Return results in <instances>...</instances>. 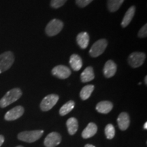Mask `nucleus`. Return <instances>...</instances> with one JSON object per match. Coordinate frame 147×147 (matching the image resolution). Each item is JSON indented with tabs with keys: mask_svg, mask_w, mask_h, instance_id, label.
Masks as SVG:
<instances>
[{
	"mask_svg": "<svg viewBox=\"0 0 147 147\" xmlns=\"http://www.w3.org/2000/svg\"><path fill=\"white\" fill-rule=\"evenodd\" d=\"M22 91L19 88H14L7 92L5 95L0 100V107L5 108L15 102L22 96Z\"/></svg>",
	"mask_w": 147,
	"mask_h": 147,
	"instance_id": "f257e3e1",
	"label": "nucleus"
},
{
	"mask_svg": "<svg viewBox=\"0 0 147 147\" xmlns=\"http://www.w3.org/2000/svg\"><path fill=\"white\" fill-rule=\"evenodd\" d=\"M14 61V55L11 51H6L0 55V74L11 67Z\"/></svg>",
	"mask_w": 147,
	"mask_h": 147,
	"instance_id": "f03ea898",
	"label": "nucleus"
},
{
	"mask_svg": "<svg viewBox=\"0 0 147 147\" xmlns=\"http://www.w3.org/2000/svg\"><path fill=\"white\" fill-rule=\"evenodd\" d=\"M44 133L43 130L25 131L18 134V138L25 142H34L40 138Z\"/></svg>",
	"mask_w": 147,
	"mask_h": 147,
	"instance_id": "7ed1b4c3",
	"label": "nucleus"
},
{
	"mask_svg": "<svg viewBox=\"0 0 147 147\" xmlns=\"http://www.w3.org/2000/svg\"><path fill=\"white\" fill-rule=\"evenodd\" d=\"M63 27V23L61 20L55 19L51 21L48 23L46 27L45 31L46 34L49 36H55L61 32Z\"/></svg>",
	"mask_w": 147,
	"mask_h": 147,
	"instance_id": "20e7f679",
	"label": "nucleus"
},
{
	"mask_svg": "<svg viewBox=\"0 0 147 147\" xmlns=\"http://www.w3.org/2000/svg\"><path fill=\"white\" fill-rule=\"evenodd\" d=\"M108 46V41L106 39H100L95 42L89 51V55L92 57H97L102 54Z\"/></svg>",
	"mask_w": 147,
	"mask_h": 147,
	"instance_id": "39448f33",
	"label": "nucleus"
},
{
	"mask_svg": "<svg viewBox=\"0 0 147 147\" xmlns=\"http://www.w3.org/2000/svg\"><path fill=\"white\" fill-rule=\"evenodd\" d=\"M146 55L144 53L141 52H134L129 55L128 57V63L134 68L140 67L144 63Z\"/></svg>",
	"mask_w": 147,
	"mask_h": 147,
	"instance_id": "423d86ee",
	"label": "nucleus"
},
{
	"mask_svg": "<svg viewBox=\"0 0 147 147\" xmlns=\"http://www.w3.org/2000/svg\"><path fill=\"white\" fill-rule=\"evenodd\" d=\"M59 100V96L56 94H51L46 96L40 104V108L42 111H49L52 109Z\"/></svg>",
	"mask_w": 147,
	"mask_h": 147,
	"instance_id": "0eeeda50",
	"label": "nucleus"
},
{
	"mask_svg": "<svg viewBox=\"0 0 147 147\" xmlns=\"http://www.w3.org/2000/svg\"><path fill=\"white\" fill-rule=\"evenodd\" d=\"M52 74L59 79H66L71 75V70L67 66L59 65L52 69Z\"/></svg>",
	"mask_w": 147,
	"mask_h": 147,
	"instance_id": "6e6552de",
	"label": "nucleus"
},
{
	"mask_svg": "<svg viewBox=\"0 0 147 147\" xmlns=\"http://www.w3.org/2000/svg\"><path fill=\"white\" fill-rule=\"evenodd\" d=\"M24 111H25V110H24V108L23 106H16V107L13 108L12 109L10 110L5 113L4 116L5 120L8 121L16 120V119L20 118L23 115Z\"/></svg>",
	"mask_w": 147,
	"mask_h": 147,
	"instance_id": "1a4fd4ad",
	"label": "nucleus"
},
{
	"mask_svg": "<svg viewBox=\"0 0 147 147\" xmlns=\"http://www.w3.org/2000/svg\"><path fill=\"white\" fill-rule=\"evenodd\" d=\"M61 141V136L57 132H52L47 136L45 140L46 147H55L60 144Z\"/></svg>",
	"mask_w": 147,
	"mask_h": 147,
	"instance_id": "9d476101",
	"label": "nucleus"
},
{
	"mask_svg": "<svg viewBox=\"0 0 147 147\" xmlns=\"http://www.w3.org/2000/svg\"><path fill=\"white\" fill-rule=\"evenodd\" d=\"M117 69V66L113 61L112 60H108V61H106L104 67V74L106 78H111L115 76Z\"/></svg>",
	"mask_w": 147,
	"mask_h": 147,
	"instance_id": "9b49d317",
	"label": "nucleus"
},
{
	"mask_svg": "<svg viewBox=\"0 0 147 147\" xmlns=\"http://www.w3.org/2000/svg\"><path fill=\"white\" fill-rule=\"evenodd\" d=\"M119 127L122 131H125L129 126V117L126 113H121L117 119Z\"/></svg>",
	"mask_w": 147,
	"mask_h": 147,
	"instance_id": "f8f14e48",
	"label": "nucleus"
},
{
	"mask_svg": "<svg viewBox=\"0 0 147 147\" xmlns=\"http://www.w3.org/2000/svg\"><path fill=\"white\" fill-rule=\"evenodd\" d=\"M76 42L81 49H87L89 43V35L87 32H83L78 34L76 37Z\"/></svg>",
	"mask_w": 147,
	"mask_h": 147,
	"instance_id": "ddd939ff",
	"label": "nucleus"
},
{
	"mask_svg": "<svg viewBox=\"0 0 147 147\" xmlns=\"http://www.w3.org/2000/svg\"><path fill=\"white\" fill-rule=\"evenodd\" d=\"M69 65L74 71H79L82 67V60L80 56L76 54L71 55L69 58Z\"/></svg>",
	"mask_w": 147,
	"mask_h": 147,
	"instance_id": "4468645a",
	"label": "nucleus"
},
{
	"mask_svg": "<svg viewBox=\"0 0 147 147\" xmlns=\"http://www.w3.org/2000/svg\"><path fill=\"white\" fill-rule=\"evenodd\" d=\"M113 105L109 101H102L96 106V110L98 113L102 114H108L113 110Z\"/></svg>",
	"mask_w": 147,
	"mask_h": 147,
	"instance_id": "2eb2a0df",
	"label": "nucleus"
},
{
	"mask_svg": "<svg viewBox=\"0 0 147 147\" xmlns=\"http://www.w3.org/2000/svg\"><path fill=\"white\" fill-rule=\"evenodd\" d=\"M97 127L94 123H89L82 132V137L84 139L89 138L93 137L97 133Z\"/></svg>",
	"mask_w": 147,
	"mask_h": 147,
	"instance_id": "dca6fc26",
	"label": "nucleus"
},
{
	"mask_svg": "<svg viewBox=\"0 0 147 147\" xmlns=\"http://www.w3.org/2000/svg\"><path fill=\"white\" fill-rule=\"evenodd\" d=\"M95 78L93 68L91 66L86 67L80 75V79L82 82H88L93 80Z\"/></svg>",
	"mask_w": 147,
	"mask_h": 147,
	"instance_id": "f3484780",
	"label": "nucleus"
},
{
	"mask_svg": "<svg viewBox=\"0 0 147 147\" xmlns=\"http://www.w3.org/2000/svg\"><path fill=\"white\" fill-rule=\"evenodd\" d=\"M136 12V7L131 6L127 10L125 14L123 21L121 22V26L122 27H126L127 25L131 23V20L133 19L134 14Z\"/></svg>",
	"mask_w": 147,
	"mask_h": 147,
	"instance_id": "a211bd4d",
	"label": "nucleus"
},
{
	"mask_svg": "<svg viewBox=\"0 0 147 147\" xmlns=\"http://www.w3.org/2000/svg\"><path fill=\"white\" fill-rule=\"evenodd\" d=\"M66 125H67L68 133L71 136L76 133L78 127V123L76 118H74V117L69 118L66 122Z\"/></svg>",
	"mask_w": 147,
	"mask_h": 147,
	"instance_id": "6ab92c4d",
	"label": "nucleus"
},
{
	"mask_svg": "<svg viewBox=\"0 0 147 147\" xmlns=\"http://www.w3.org/2000/svg\"><path fill=\"white\" fill-rule=\"evenodd\" d=\"M94 89V85H93V84H88V85L84 86L80 93V98L82 100H86L89 99Z\"/></svg>",
	"mask_w": 147,
	"mask_h": 147,
	"instance_id": "aec40b11",
	"label": "nucleus"
},
{
	"mask_svg": "<svg viewBox=\"0 0 147 147\" xmlns=\"http://www.w3.org/2000/svg\"><path fill=\"white\" fill-rule=\"evenodd\" d=\"M125 0H108L107 6L110 12H115L120 8Z\"/></svg>",
	"mask_w": 147,
	"mask_h": 147,
	"instance_id": "412c9836",
	"label": "nucleus"
},
{
	"mask_svg": "<svg viewBox=\"0 0 147 147\" xmlns=\"http://www.w3.org/2000/svg\"><path fill=\"white\" fill-rule=\"evenodd\" d=\"M74 106H75V103L72 100L68 101L67 102H66L65 104L60 108L59 110L60 115L65 116L66 115H67V114L70 113L71 110L74 109Z\"/></svg>",
	"mask_w": 147,
	"mask_h": 147,
	"instance_id": "4be33fe9",
	"label": "nucleus"
},
{
	"mask_svg": "<svg viewBox=\"0 0 147 147\" xmlns=\"http://www.w3.org/2000/svg\"><path fill=\"white\" fill-rule=\"evenodd\" d=\"M105 134L108 139H113L115 135V129L112 124H108L105 127Z\"/></svg>",
	"mask_w": 147,
	"mask_h": 147,
	"instance_id": "5701e85b",
	"label": "nucleus"
},
{
	"mask_svg": "<svg viewBox=\"0 0 147 147\" xmlns=\"http://www.w3.org/2000/svg\"><path fill=\"white\" fill-rule=\"evenodd\" d=\"M67 0H51V6L55 9L61 8L65 4Z\"/></svg>",
	"mask_w": 147,
	"mask_h": 147,
	"instance_id": "b1692460",
	"label": "nucleus"
},
{
	"mask_svg": "<svg viewBox=\"0 0 147 147\" xmlns=\"http://www.w3.org/2000/svg\"><path fill=\"white\" fill-rule=\"evenodd\" d=\"M93 1V0H76V3L80 8H84Z\"/></svg>",
	"mask_w": 147,
	"mask_h": 147,
	"instance_id": "393cba45",
	"label": "nucleus"
},
{
	"mask_svg": "<svg viewBox=\"0 0 147 147\" xmlns=\"http://www.w3.org/2000/svg\"><path fill=\"white\" fill-rule=\"evenodd\" d=\"M139 38H146L147 36V25L145 24V25L143 26L142 28L140 29L138 34Z\"/></svg>",
	"mask_w": 147,
	"mask_h": 147,
	"instance_id": "a878e982",
	"label": "nucleus"
},
{
	"mask_svg": "<svg viewBox=\"0 0 147 147\" xmlns=\"http://www.w3.org/2000/svg\"><path fill=\"white\" fill-rule=\"evenodd\" d=\"M3 142H4V137L2 135H0V146L3 144Z\"/></svg>",
	"mask_w": 147,
	"mask_h": 147,
	"instance_id": "bb28decb",
	"label": "nucleus"
},
{
	"mask_svg": "<svg viewBox=\"0 0 147 147\" xmlns=\"http://www.w3.org/2000/svg\"><path fill=\"white\" fill-rule=\"evenodd\" d=\"M84 147H95V146H93V145H92V144H86L85 146H84Z\"/></svg>",
	"mask_w": 147,
	"mask_h": 147,
	"instance_id": "cd10ccee",
	"label": "nucleus"
},
{
	"mask_svg": "<svg viewBox=\"0 0 147 147\" xmlns=\"http://www.w3.org/2000/svg\"><path fill=\"white\" fill-rule=\"evenodd\" d=\"M144 82H145V84H147V76H145V78H144Z\"/></svg>",
	"mask_w": 147,
	"mask_h": 147,
	"instance_id": "c85d7f7f",
	"label": "nucleus"
},
{
	"mask_svg": "<svg viewBox=\"0 0 147 147\" xmlns=\"http://www.w3.org/2000/svg\"><path fill=\"white\" fill-rule=\"evenodd\" d=\"M144 129H147V123L146 122L144 123Z\"/></svg>",
	"mask_w": 147,
	"mask_h": 147,
	"instance_id": "c756f323",
	"label": "nucleus"
},
{
	"mask_svg": "<svg viewBox=\"0 0 147 147\" xmlns=\"http://www.w3.org/2000/svg\"><path fill=\"white\" fill-rule=\"evenodd\" d=\"M16 147H23V146H16Z\"/></svg>",
	"mask_w": 147,
	"mask_h": 147,
	"instance_id": "7c9ffc66",
	"label": "nucleus"
}]
</instances>
